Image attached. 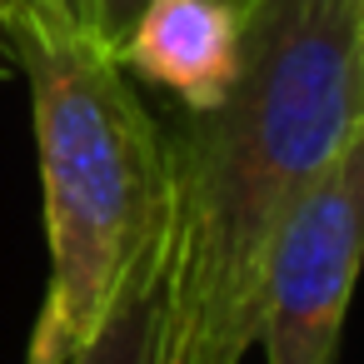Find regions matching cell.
Returning a JSON list of instances; mask_svg holds the SVG:
<instances>
[{"label": "cell", "mask_w": 364, "mask_h": 364, "mask_svg": "<svg viewBox=\"0 0 364 364\" xmlns=\"http://www.w3.org/2000/svg\"><path fill=\"white\" fill-rule=\"evenodd\" d=\"M6 50L26 70L50 279L26 364H70L120 289L170 235V140L115 46L65 0L6 6Z\"/></svg>", "instance_id": "cell-2"}, {"label": "cell", "mask_w": 364, "mask_h": 364, "mask_svg": "<svg viewBox=\"0 0 364 364\" xmlns=\"http://www.w3.org/2000/svg\"><path fill=\"white\" fill-rule=\"evenodd\" d=\"M0 50H6V0H0Z\"/></svg>", "instance_id": "cell-9"}, {"label": "cell", "mask_w": 364, "mask_h": 364, "mask_svg": "<svg viewBox=\"0 0 364 364\" xmlns=\"http://www.w3.org/2000/svg\"><path fill=\"white\" fill-rule=\"evenodd\" d=\"M6 6H16V0H6ZM65 6H75L80 16H90V0H65Z\"/></svg>", "instance_id": "cell-8"}, {"label": "cell", "mask_w": 364, "mask_h": 364, "mask_svg": "<svg viewBox=\"0 0 364 364\" xmlns=\"http://www.w3.org/2000/svg\"><path fill=\"white\" fill-rule=\"evenodd\" d=\"M235 6H240V0H235ZM135 11H140V0H90V26L110 46H120L125 31H130V21H135Z\"/></svg>", "instance_id": "cell-6"}, {"label": "cell", "mask_w": 364, "mask_h": 364, "mask_svg": "<svg viewBox=\"0 0 364 364\" xmlns=\"http://www.w3.org/2000/svg\"><path fill=\"white\" fill-rule=\"evenodd\" d=\"M120 65L185 110H210L240 75V6L235 0H140V11L115 46Z\"/></svg>", "instance_id": "cell-4"}, {"label": "cell", "mask_w": 364, "mask_h": 364, "mask_svg": "<svg viewBox=\"0 0 364 364\" xmlns=\"http://www.w3.org/2000/svg\"><path fill=\"white\" fill-rule=\"evenodd\" d=\"M364 269V125L269 240L255 344L264 364H334Z\"/></svg>", "instance_id": "cell-3"}, {"label": "cell", "mask_w": 364, "mask_h": 364, "mask_svg": "<svg viewBox=\"0 0 364 364\" xmlns=\"http://www.w3.org/2000/svg\"><path fill=\"white\" fill-rule=\"evenodd\" d=\"M240 75L170 140L160 364H245L274 230L364 125L349 0H240Z\"/></svg>", "instance_id": "cell-1"}, {"label": "cell", "mask_w": 364, "mask_h": 364, "mask_svg": "<svg viewBox=\"0 0 364 364\" xmlns=\"http://www.w3.org/2000/svg\"><path fill=\"white\" fill-rule=\"evenodd\" d=\"M354 6V26H359V50H364V0H349Z\"/></svg>", "instance_id": "cell-7"}, {"label": "cell", "mask_w": 364, "mask_h": 364, "mask_svg": "<svg viewBox=\"0 0 364 364\" xmlns=\"http://www.w3.org/2000/svg\"><path fill=\"white\" fill-rule=\"evenodd\" d=\"M160 339H165V259L145 264L100 329L75 349L70 364H160Z\"/></svg>", "instance_id": "cell-5"}]
</instances>
